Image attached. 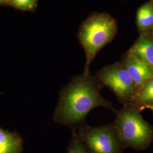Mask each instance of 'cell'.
Wrapping results in <instances>:
<instances>
[{
	"label": "cell",
	"mask_w": 153,
	"mask_h": 153,
	"mask_svg": "<svg viewBox=\"0 0 153 153\" xmlns=\"http://www.w3.org/2000/svg\"><path fill=\"white\" fill-rule=\"evenodd\" d=\"M103 88L90 72L73 76L59 92L53 116L55 123L73 131L86 123V116L95 108L103 107L116 114L117 110L101 94Z\"/></svg>",
	"instance_id": "6da1fadb"
},
{
	"label": "cell",
	"mask_w": 153,
	"mask_h": 153,
	"mask_svg": "<svg viewBox=\"0 0 153 153\" xmlns=\"http://www.w3.org/2000/svg\"><path fill=\"white\" fill-rule=\"evenodd\" d=\"M37 0H9V1L14 7L22 10H30L33 9L36 4Z\"/></svg>",
	"instance_id": "7c38bea8"
},
{
	"label": "cell",
	"mask_w": 153,
	"mask_h": 153,
	"mask_svg": "<svg viewBox=\"0 0 153 153\" xmlns=\"http://www.w3.org/2000/svg\"></svg>",
	"instance_id": "2e32d148"
},
{
	"label": "cell",
	"mask_w": 153,
	"mask_h": 153,
	"mask_svg": "<svg viewBox=\"0 0 153 153\" xmlns=\"http://www.w3.org/2000/svg\"><path fill=\"white\" fill-rule=\"evenodd\" d=\"M94 76L103 88L113 91L123 105L131 103L138 91L134 81L121 62L104 66Z\"/></svg>",
	"instance_id": "5b68a950"
},
{
	"label": "cell",
	"mask_w": 153,
	"mask_h": 153,
	"mask_svg": "<svg viewBox=\"0 0 153 153\" xmlns=\"http://www.w3.org/2000/svg\"><path fill=\"white\" fill-rule=\"evenodd\" d=\"M148 64L153 69V39L142 35L127 52Z\"/></svg>",
	"instance_id": "52a82bcc"
},
{
	"label": "cell",
	"mask_w": 153,
	"mask_h": 153,
	"mask_svg": "<svg viewBox=\"0 0 153 153\" xmlns=\"http://www.w3.org/2000/svg\"><path fill=\"white\" fill-rule=\"evenodd\" d=\"M22 149V138L16 133L0 128V153H19Z\"/></svg>",
	"instance_id": "ba28073f"
},
{
	"label": "cell",
	"mask_w": 153,
	"mask_h": 153,
	"mask_svg": "<svg viewBox=\"0 0 153 153\" xmlns=\"http://www.w3.org/2000/svg\"><path fill=\"white\" fill-rule=\"evenodd\" d=\"M6 1V2H7V1H9V0H5Z\"/></svg>",
	"instance_id": "9a60e30c"
},
{
	"label": "cell",
	"mask_w": 153,
	"mask_h": 153,
	"mask_svg": "<svg viewBox=\"0 0 153 153\" xmlns=\"http://www.w3.org/2000/svg\"><path fill=\"white\" fill-rule=\"evenodd\" d=\"M137 24L142 31H148L153 27V1H149L139 8L137 13Z\"/></svg>",
	"instance_id": "30bf717a"
},
{
	"label": "cell",
	"mask_w": 153,
	"mask_h": 153,
	"mask_svg": "<svg viewBox=\"0 0 153 153\" xmlns=\"http://www.w3.org/2000/svg\"><path fill=\"white\" fill-rule=\"evenodd\" d=\"M131 103L141 111L153 105V76L138 90Z\"/></svg>",
	"instance_id": "9c48e42d"
},
{
	"label": "cell",
	"mask_w": 153,
	"mask_h": 153,
	"mask_svg": "<svg viewBox=\"0 0 153 153\" xmlns=\"http://www.w3.org/2000/svg\"><path fill=\"white\" fill-rule=\"evenodd\" d=\"M148 109H151L152 111H153V105H151V106H150V107H149L148 108Z\"/></svg>",
	"instance_id": "4fadbf2b"
},
{
	"label": "cell",
	"mask_w": 153,
	"mask_h": 153,
	"mask_svg": "<svg viewBox=\"0 0 153 153\" xmlns=\"http://www.w3.org/2000/svg\"><path fill=\"white\" fill-rule=\"evenodd\" d=\"M122 63L131 75L138 90L153 76V69L151 66L128 53Z\"/></svg>",
	"instance_id": "8992f818"
},
{
	"label": "cell",
	"mask_w": 153,
	"mask_h": 153,
	"mask_svg": "<svg viewBox=\"0 0 153 153\" xmlns=\"http://www.w3.org/2000/svg\"><path fill=\"white\" fill-rule=\"evenodd\" d=\"M5 2V0H0V4H2V3H4Z\"/></svg>",
	"instance_id": "5bb4252c"
},
{
	"label": "cell",
	"mask_w": 153,
	"mask_h": 153,
	"mask_svg": "<svg viewBox=\"0 0 153 153\" xmlns=\"http://www.w3.org/2000/svg\"><path fill=\"white\" fill-rule=\"evenodd\" d=\"M72 131V140L67 153H89L78 137L76 130Z\"/></svg>",
	"instance_id": "8fae6325"
},
{
	"label": "cell",
	"mask_w": 153,
	"mask_h": 153,
	"mask_svg": "<svg viewBox=\"0 0 153 153\" xmlns=\"http://www.w3.org/2000/svg\"><path fill=\"white\" fill-rule=\"evenodd\" d=\"M76 130L88 153H121L124 145L113 123L99 126H91L85 123Z\"/></svg>",
	"instance_id": "277c9868"
},
{
	"label": "cell",
	"mask_w": 153,
	"mask_h": 153,
	"mask_svg": "<svg viewBox=\"0 0 153 153\" xmlns=\"http://www.w3.org/2000/svg\"><path fill=\"white\" fill-rule=\"evenodd\" d=\"M116 32L115 20L107 14H97L85 22L78 34L86 55L84 73L90 71V66L99 51L114 38Z\"/></svg>",
	"instance_id": "3957f363"
},
{
	"label": "cell",
	"mask_w": 153,
	"mask_h": 153,
	"mask_svg": "<svg viewBox=\"0 0 153 153\" xmlns=\"http://www.w3.org/2000/svg\"><path fill=\"white\" fill-rule=\"evenodd\" d=\"M141 111L137 106L128 103L123 104L115 114L113 124L124 146L143 149L153 140V127L144 120Z\"/></svg>",
	"instance_id": "7a4b0ae2"
}]
</instances>
